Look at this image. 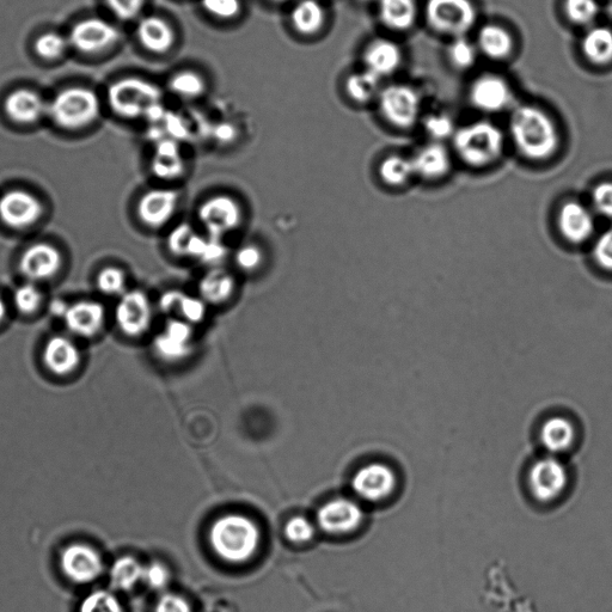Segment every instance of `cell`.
<instances>
[{"label": "cell", "mask_w": 612, "mask_h": 612, "mask_svg": "<svg viewBox=\"0 0 612 612\" xmlns=\"http://www.w3.org/2000/svg\"><path fill=\"white\" fill-rule=\"evenodd\" d=\"M510 131L518 151L531 161H546L558 151V128L541 109L522 106L514 110Z\"/></svg>", "instance_id": "6da1fadb"}, {"label": "cell", "mask_w": 612, "mask_h": 612, "mask_svg": "<svg viewBox=\"0 0 612 612\" xmlns=\"http://www.w3.org/2000/svg\"><path fill=\"white\" fill-rule=\"evenodd\" d=\"M210 541L220 558L232 563L249 560L260 546V530L241 514H226L213 524Z\"/></svg>", "instance_id": "7a4b0ae2"}, {"label": "cell", "mask_w": 612, "mask_h": 612, "mask_svg": "<svg viewBox=\"0 0 612 612\" xmlns=\"http://www.w3.org/2000/svg\"><path fill=\"white\" fill-rule=\"evenodd\" d=\"M454 143L465 163L481 168L498 161L504 149V136L491 122L479 121L459 128Z\"/></svg>", "instance_id": "3957f363"}, {"label": "cell", "mask_w": 612, "mask_h": 612, "mask_svg": "<svg viewBox=\"0 0 612 612\" xmlns=\"http://www.w3.org/2000/svg\"><path fill=\"white\" fill-rule=\"evenodd\" d=\"M101 104L95 91L84 87L61 90L48 103V115L64 130H81L99 118Z\"/></svg>", "instance_id": "277c9868"}, {"label": "cell", "mask_w": 612, "mask_h": 612, "mask_svg": "<svg viewBox=\"0 0 612 612\" xmlns=\"http://www.w3.org/2000/svg\"><path fill=\"white\" fill-rule=\"evenodd\" d=\"M162 99L163 93L158 85L139 77L121 78L108 90L110 108L125 119L143 118L161 104Z\"/></svg>", "instance_id": "5b68a950"}, {"label": "cell", "mask_w": 612, "mask_h": 612, "mask_svg": "<svg viewBox=\"0 0 612 612\" xmlns=\"http://www.w3.org/2000/svg\"><path fill=\"white\" fill-rule=\"evenodd\" d=\"M198 220L208 237L224 240L241 229L244 223L243 206L234 195L213 194L200 204Z\"/></svg>", "instance_id": "8992f818"}, {"label": "cell", "mask_w": 612, "mask_h": 612, "mask_svg": "<svg viewBox=\"0 0 612 612\" xmlns=\"http://www.w3.org/2000/svg\"><path fill=\"white\" fill-rule=\"evenodd\" d=\"M426 17L437 32L461 38L474 26L476 11L470 0H428Z\"/></svg>", "instance_id": "52a82bcc"}, {"label": "cell", "mask_w": 612, "mask_h": 612, "mask_svg": "<svg viewBox=\"0 0 612 612\" xmlns=\"http://www.w3.org/2000/svg\"><path fill=\"white\" fill-rule=\"evenodd\" d=\"M115 318L121 332L130 338H140L149 333L155 308L148 293L142 290L126 291L116 305Z\"/></svg>", "instance_id": "ba28073f"}, {"label": "cell", "mask_w": 612, "mask_h": 612, "mask_svg": "<svg viewBox=\"0 0 612 612\" xmlns=\"http://www.w3.org/2000/svg\"><path fill=\"white\" fill-rule=\"evenodd\" d=\"M194 338L195 330L192 324L180 318H167L162 332L153 339V352L165 363H180L191 356Z\"/></svg>", "instance_id": "9c48e42d"}, {"label": "cell", "mask_w": 612, "mask_h": 612, "mask_svg": "<svg viewBox=\"0 0 612 612\" xmlns=\"http://www.w3.org/2000/svg\"><path fill=\"white\" fill-rule=\"evenodd\" d=\"M567 486V469L558 458L547 456L532 464L529 487L531 494L541 503H552L560 498Z\"/></svg>", "instance_id": "30bf717a"}, {"label": "cell", "mask_w": 612, "mask_h": 612, "mask_svg": "<svg viewBox=\"0 0 612 612\" xmlns=\"http://www.w3.org/2000/svg\"><path fill=\"white\" fill-rule=\"evenodd\" d=\"M181 194L174 188H153L140 197L137 214L146 228L159 230L173 222L180 207Z\"/></svg>", "instance_id": "8fae6325"}, {"label": "cell", "mask_w": 612, "mask_h": 612, "mask_svg": "<svg viewBox=\"0 0 612 612\" xmlns=\"http://www.w3.org/2000/svg\"><path fill=\"white\" fill-rule=\"evenodd\" d=\"M60 567L72 583L89 584L101 577L104 563L95 547L87 543H72L61 552Z\"/></svg>", "instance_id": "7c38bea8"}, {"label": "cell", "mask_w": 612, "mask_h": 612, "mask_svg": "<svg viewBox=\"0 0 612 612\" xmlns=\"http://www.w3.org/2000/svg\"><path fill=\"white\" fill-rule=\"evenodd\" d=\"M119 29L100 17H90L75 24L69 41L78 52L96 54L108 51L120 41Z\"/></svg>", "instance_id": "4fadbf2b"}, {"label": "cell", "mask_w": 612, "mask_h": 612, "mask_svg": "<svg viewBox=\"0 0 612 612\" xmlns=\"http://www.w3.org/2000/svg\"><path fill=\"white\" fill-rule=\"evenodd\" d=\"M378 99L384 118L396 127L408 128L419 118V96L407 85H390L379 93Z\"/></svg>", "instance_id": "5bb4252c"}, {"label": "cell", "mask_w": 612, "mask_h": 612, "mask_svg": "<svg viewBox=\"0 0 612 612\" xmlns=\"http://www.w3.org/2000/svg\"><path fill=\"white\" fill-rule=\"evenodd\" d=\"M44 206L32 193L14 189L0 198V220L9 228L26 229L42 216Z\"/></svg>", "instance_id": "9a60e30c"}, {"label": "cell", "mask_w": 612, "mask_h": 612, "mask_svg": "<svg viewBox=\"0 0 612 612\" xmlns=\"http://www.w3.org/2000/svg\"><path fill=\"white\" fill-rule=\"evenodd\" d=\"M397 479L394 470L383 463H371L354 475L352 487L360 498L367 501H382L394 493Z\"/></svg>", "instance_id": "2e32d148"}, {"label": "cell", "mask_w": 612, "mask_h": 612, "mask_svg": "<svg viewBox=\"0 0 612 612\" xmlns=\"http://www.w3.org/2000/svg\"><path fill=\"white\" fill-rule=\"evenodd\" d=\"M364 519L361 507L348 499H335L317 513L318 524L328 534L342 535L359 528Z\"/></svg>", "instance_id": "e0dca14e"}, {"label": "cell", "mask_w": 612, "mask_h": 612, "mask_svg": "<svg viewBox=\"0 0 612 612\" xmlns=\"http://www.w3.org/2000/svg\"><path fill=\"white\" fill-rule=\"evenodd\" d=\"M63 257L48 243H35L22 254L21 273L30 281L48 280L60 271Z\"/></svg>", "instance_id": "ac0fdd59"}, {"label": "cell", "mask_w": 612, "mask_h": 612, "mask_svg": "<svg viewBox=\"0 0 612 612\" xmlns=\"http://www.w3.org/2000/svg\"><path fill=\"white\" fill-rule=\"evenodd\" d=\"M158 309L168 318H180L195 327L206 320L208 305L199 296L188 295L181 290H168L159 297Z\"/></svg>", "instance_id": "d6986e66"}, {"label": "cell", "mask_w": 612, "mask_h": 612, "mask_svg": "<svg viewBox=\"0 0 612 612\" xmlns=\"http://www.w3.org/2000/svg\"><path fill=\"white\" fill-rule=\"evenodd\" d=\"M558 223L561 235L575 244L590 240L596 226L592 212L579 201H568L561 206Z\"/></svg>", "instance_id": "ffe728a7"}, {"label": "cell", "mask_w": 612, "mask_h": 612, "mask_svg": "<svg viewBox=\"0 0 612 612\" xmlns=\"http://www.w3.org/2000/svg\"><path fill=\"white\" fill-rule=\"evenodd\" d=\"M67 329L81 338H93L106 322L103 305L94 301H81L69 306L63 318Z\"/></svg>", "instance_id": "44dd1931"}, {"label": "cell", "mask_w": 612, "mask_h": 612, "mask_svg": "<svg viewBox=\"0 0 612 612\" xmlns=\"http://www.w3.org/2000/svg\"><path fill=\"white\" fill-rule=\"evenodd\" d=\"M236 291L235 275L220 266L208 269L198 283V296L208 306L228 304L236 295Z\"/></svg>", "instance_id": "7402d4cb"}, {"label": "cell", "mask_w": 612, "mask_h": 612, "mask_svg": "<svg viewBox=\"0 0 612 612\" xmlns=\"http://www.w3.org/2000/svg\"><path fill=\"white\" fill-rule=\"evenodd\" d=\"M470 99L477 109L495 113L509 106L511 91L503 78L483 76L471 87Z\"/></svg>", "instance_id": "603a6c76"}, {"label": "cell", "mask_w": 612, "mask_h": 612, "mask_svg": "<svg viewBox=\"0 0 612 612\" xmlns=\"http://www.w3.org/2000/svg\"><path fill=\"white\" fill-rule=\"evenodd\" d=\"M5 112L17 124L29 125L47 113L48 104L42 96L30 89H17L6 97Z\"/></svg>", "instance_id": "cb8c5ba5"}, {"label": "cell", "mask_w": 612, "mask_h": 612, "mask_svg": "<svg viewBox=\"0 0 612 612\" xmlns=\"http://www.w3.org/2000/svg\"><path fill=\"white\" fill-rule=\"evenodd\" d=\"M44 363L54 375H71L81 364V351L75 342L66 336H53L45 346Z\"/></svg>", "instance_id": "d4e9b609"}, {"label": "cell", "mask_w": 612, "mask_h": 612, "mask_svg": "<svg viewBox=\"0 0 612 612\" xmlns=\"http://www.w3.org/2000/svg\"><path fill=\"white\" fill-rule=\"evenodd\" d=\"M137 36L146 51L165 54L176 44V33L171 24L158 16H146L139 21Z\"/></svg>", "instance_id": "484cf974"}, {"label": "cell", "mask_w": 612, "mask_h": 612, "mask_svg": "<svg viewBox=\"0 0 612 612\" xmlns=\"http://www.w3.org/2000/svg\"><path fill=\"white\" fill-rule=\"evenodd\" d=\"M207 235L200 234L193 225L183 223L176 225L167 238L169 252L182 259L199 260L203 256Z\"/></svg>", "instance_id": "4316f807"}, {"label": "cell", "mask_w": 612, "mask_h": 612, "mask_svg": "<svg viewBox=\"0 0 612 612\" xmlns=\"http://www.w3.org/2000/svg\"><path fill=\"white\" fill-rule=\"evenodd\" d=\"M415 175L427 180L440 179L451 169V157L442 144L434 143L422 148L412 158Z\"/></svg>", "instance_id": "83f0119b"}, {"label": "cell", "mask_w": 612, "mask_h": 612, "mask_svg": "<svg viewBox=\"0 0 612 612\" xmlns=\"http://www.w3.org/2000/svg\"><path fill=\"white\" fill-rule=\"evenodd\" d=\"M366 70L379 78L394 73L402 61L400 47L389 40H377L367 48L364 57Z\"/></svg>", "instance_id": "f1b7e54d"}, {"label": "cell", "mask_w": 612, "mask_h": 612, "mask_svg": "<svg viewBox=\"0 0 612 612\" xmlns=\"http://www.w3.org/2000/svg\"><path fill=\"white\" fill-rule=\"evenodd\" d=\"M575 438H577V432L572 422L563 416H553L544 422L541 432L540 439L549 454L559 455L563 454L567 450L571 449Z\"/></svg>", "instance_id": "f546056e"}, {"label": "cell", "mask_w": 612, "mask_h": 612, "mask_svg": "<svg viewBox=\"0 0 612 612\" xmlns=\"http://www.w3.org/2000/svg\"><path fill=\"white\" fill-rule=\"evenodd\" d=\"M291 23L304 36L320 33L326 24V11L317 0H301L291 12Z\"/></svg>", "instance_id": "4dcf8cb0"}, {"label": "cell", "mask_w": 612, "mask_h": 612, "mask_svg": "<svg viewBox=\"0 0 612 612\" xmlns=\"http://www.w3.org/2000/svg\"><path fill=\"white\" fill-rule=\"evenodd\" d=\"M379 16L385 26L403 32L415 22L414 0H379Z\"/></svg>", "instance_id": "1f68e13d"}, {"label": "cell", "mask_w": 612, "mask_h": 612, "mask_svg": "<svg viewBox=\"0 0 612 612\" xmlns=\"http://www.w3.org/2000/svg\"><path fill=\"white\" fill-rule=\"evenodd\" d=\"M585 57L593 64L605 65L612 61V30L596 27L585 35L583 40Z\"/></svg>", "instance_id": "d6a6232c"}, {"label": "cell", "mask_w": 612, "mask_h": 612, "mask_svg": "<svg viewBox=\"0 0 612 612\" xmlns=\"http://www.w3.org/2000/svg\"><path fill=\"white\" fill-rule=\"evenodd\" d=\"M152 169L156 176L164 180H174L181 176L185 165H183L179 146L173 142L159 144Z\"/></svg>", "instance_id": "836d02e7"}, {"label": "cell", "mask_w": 612, "mask_h": 612, "mask_svg": "<svg viewBox=\"0 0 612 612\" xmlns=\"http://www.w3.org/2000/svg\"><path fill=\"white\" fill-rule=\"evenodd\" d=\"M480 50L492 59H504L512 51V38L504 28L488 24L479 33Z\"/></svg>", "instance_id": "e575fe53"}, {"label": "cell", "mask_w": 612, "mask_h": 612, "mask_svg": "<svg viewBox=\"0 0 612 612\" xmlns=\"http://www.w3.org/2000/svg\"><path fill=\"white\" fill-rule=\"evenodd\" d=\"M144 566L132 556H124L110 568V584L115 590L130 591L143 581Z\"/></svg>", "instance_id": "d590c367"}, {"label": "cell", "mask_w": 612, "mask_h": 612, "mask_svg": "<svg viewBox=\"0 0 612 612\" xmlns=\"http://www.w3.org/2000/svg\"><path fill=\"white\" fill-rule=\"evenodd\" d=\"M379 176L388 186H403L415 175L412 158L389 156L379 165Z\"/></svg>", "instance_id": "8d00e7d4"}, {"label": "cell", "mask_w": 612, "mask_h": 612, "mask_svg": "<svg viewBox=\"0 0 612 612\" xmlns=\"http://www.w3.org/2000/svg\"><path fill=\"white\" fill-rule=\"evenodd\" d=\"M379 81L381 78L369 70L354 73L347 79V94L358 103L370 102L378 94Z\"/></svg>", "instance_id": "74e56055"}, {"label": "cell", "mask_w": 612, "mask_h": 612, "mask_svg": "<svg viewBox=\"0 0 612 612\" xmlns=\"http://www.w3.org/2000/svg\"><path fill=\"white\" fill-rule=\"evenodd\" d=\"M171 93L182 99H198L205 93V79L194 71H181L171 77L169 82Z\"/></svg>", "instance_id": "f35d334b"}, {"label": "cell", "mask_w": 612, "mask_h": 612, "mask_svg": "<svg viewBox=\"0 0 612 612\" xmlns=\"http://www.w3.org/2000/svg\"><path fill=\"white\" fill-rule=\"evenodd\" d=\"M234 262L241 272L252 274L260 271L266 262V254L260 246L255 243L243 244L236 250Z\"/></svg>", "instance_id": "ab89813d"}, {"label": "cell", "mask_w": 612, "mask_h": 612, "mask_svg": "<svg viewBox=\"0 0 612 612\" xmlns=\"http://www.w3.org/2000/svg\"><path fill=\"white\" fill-rule=\"evenodd\" d=\"M69 38L58 33H45L35 42V51L41 58L55 60L63 57L69 50Z\"/></svg>", "instance_id": "60d3db41"}, {"label": "cell", "mask_w": 612, "mask_h": 612, "mask_svg": "<svg viewBox=\"0 0 612 612\" xmlns=\"http://www.w3.org/2000/svg\"><path fill=\"white\" fill-rule=\"evenodd\" d=\"M79 612H125L118 597L104 590L91 592L83 599Z\"/></svg>", "instance_id": "b9f144b4"}, {"label": "cell", "mask_w": 612, "mask_h": 612, "mask_svg": "<svg viewBox=\"0 0 612 612\" xmlns=\"http://www.w3.org/2000/svg\"><path fill=\"white\" fill-rule=\"evenodd\" d=\"M97 286L104 295L121 297L127 291L126 274L120 268H104L97 277Z\"/></svg>", "instance_id": "7bdbcfd3"}, {"label": "cell", "mask_w": 612, "mask_h": 612, "mask_svg": "<svg viewBox=\"0 0 612 612\" xmlns=\"http://www.w3.org/2000/svg\"><path fill=\"white\" fill-rule=\"evenodd\" d=\"M14 303L22 314H33L42 303V293L34 284H24L17 287L14 293Z\"/></svg>", "instance_id": "ee69618b"}, {"label": "cell", "mask_w": 612, "mask_h": 612, "mask_svg": "<svg viewBox=\"0 0 612 612\" xmlns=\"http://www.w3.org/2000/svg\"><path fill=\"white\" fill-rule=\"evenodd\" d=\"M565 9L569 20L577 24H587L598 15L596 0H566Z\"/></svg>", "instance_id": "f6af8a7d"}, {"label": "cell", "mask_w": 612, "mask_h": 612, "mask_svg": "<svg viewBox=\"0 0 612 612\" xmlns=\"http://www.w3.org/2000/svg\"><path fill=\"white\" fill-rule=\"evenodd\" d=\"M207 14L219 20H234L242 11L241 0H201Z\"/></svg>", "instance_id": "bcb514c9"}, {"label": "cell", "mask_w": 612, "mask_h": 612, "mask_svg": "<svg viewBox=\"0 0 612 612\" xmlns=\"http://www.w3.org/2000/svg\"><path fill=\"white\" fill-rule=\"evenodd\" d=\"M449 55L452 64L459 69H468V67L474 65L476 60L475 47L468 40L463 39L462 36L450 46Z\"/></svg>", "instance_id": "7dc6e473"}, {"label": "cell", "mask_w": 612, "mask_h": 612, "mask_svg": "<svg viewBox=\"0 0 612 612\" xmlns=\"http://www.w3.org/2000/svg\"><path fill=\"white\" fill-rule=\"evenodd\" d=\"M425 130L430 136L436 140L448 139L455 136L454 122L448 115L433 114L428 116L425 121Z\"/></svg>", "instance_id": "c3c4849f"}, {"label": "cell", "mask_w": 612, "mask_h": 612, "mask_svg": "<svg viewBox=\"0 0 612 612\" xmlns=\"http://www.w3.org/2000/svg\"><path fill=\"white\" fill-rule=\"evenodd\" d=\"M108 8L121 21H132L137 18L145 6L146 0H106Z\"/></svg>", "instance_id": "681fc988"}, {"label": "cell", "mask_w": 612, "mask_h": 612, "mask_svg": "<svg viewBox=\"0 0 612 612\" xmlns=\"http://www.w3.org/2000/svg\"><path fill=\"white\" fill-rule=\"evenodd\" d=\"M285 535L291 542L305 543L311 541V538L314 537L315 528L308 519L295 517L287 522Z\"/></svg>", "instance_id": "f907efd6"}, {"label": "cell", "mask_w": 612, "mask_h": 612, "mask_svg": "<svg viewBox=\"0 0 612 612\" xmlns=\"http://www.w3.org/2000/svg\"><path fill=\"white\" fill-rule=\"evenodd\" d=\"M593 257H595L599 267L612 272V228L605 230L597 238L595 246H593Z\"/></svg>", "instance_id": "816d5d0a"}, {"label": "cell", "mask_w": 612, "mask_h": 612, "mask_svg": "<svg viewBox=\"0 0 612 612\" xmlns=\"http://www.w3.org/2000/svg\"><path fill=\"white\" fill-rule=\"evenodd\" d=\"M592 204L601 216L612 219V181L599 183L593 189Z\"/></svg>", "instance_id": "f5cc1de1"}, {"label": "cell", "mask_w": 612, "mask_h": 612, "mask_svg": "<svg viewBox=\"0 0 612 612\" xmlns=\"http://www.w3.org/2000/svg\"><path fill=\"white\" fill-rule=\"evenodd\" d=\"M169 571L162 563L152 562L144 567L143 581L153 590H162L169 583Z\"/></svg>", "instance_id": "db71d44e"}, {"label": "cell", "mask_w": 612, "mask_h": 612, "mask_svg": "<svg viewBox=\"0 0 612 612\" xmlns=\"http://www.w3.org/2000/svg\"><path fill=\"white\" fill-rule=\"evenodd\" d=\"M156 612H193L185 598L175 593H165L158 599Z\"/></svg>", "instance_id": "11a10c76"}, {"label": "cell", "mask_w": 612, "mask_h": 612, "mask_svg": "<svg viewBox=\"0 0 612 612\" xmlns=\"http://www.w3.org/2000/svg\"><path fill=\"white\" fill-rule=\"evenodd\" d=\"M226 252H228V250H226L223 240L208 237L206 247L200 261L205 262L207 265L212 267H217L218 263L224 259Z\"/></svg>", "instance_id": "9f6ffc18"}, {"label": "cell", "mask_w": 612, "mask_h": 612, "mask_svg": "<svg viewBox=\"0 0 612 612\" xmlns=\"http://www.w3.org/2000/svg\"><path fill=\"white\" fill-rule=\"evenodd\" d=\"M69 306L64 301L57 299V301H53L51 304V312L54 316L64 318Z\"/></svg>", "instance_id": "6f0895ef"}, {"label": "cell", "mask_w": 612, "mask_h": 612, "mask_svg": "<svg viewBox=\"0 0 612 612\" xmlns=\"http://www.w3.org/2000/svg\"><path fill=\"white\" fill-rule=\"evenodd\" d=\"M217 136L222 140H229L235 136L234 127L231 125H220L217 128Z\"/></svg>", "instance_id": "680465c9"}, {"label": "cell", "mask_w": 612, "mask_h": 612, "mask_svg": "<svg viewBox=\"0 0 612 612\" xmlns=\"http://www.w3.org/2000/svg\"><path fill=\"white\" fill-rule=\"evenodd\" d=\"M6 312H8V309H6V305L3 299L2 297H0V323L4 321V318L6 317Z\"/></svg>", "instance_id": "91938a15"}, {"label": "cell", "mask_w": 612, "mask_h": 612, "mask_svg": "<svg viewBox=\"0 0 612 612\" xmlns=\"http://www.w3.org/2000/svg\"><path fill=\"white\" fill-rule=\"evenodd\" d=\"M274 3H285L287 0H272Z\"/></svg>", "instance_id": "94428289"}, {"label": "cell", "mask_w": 612, "mask_h": 612, "mask_svg": "<svg viewBox=\"0 0 612 612\" xmlns=\"http://www.w3.org/2000/svg\"><path fill=\"white\" fill-rule=\"evenodd\" d=\"M363 2H369V0H363Z\"/></svg>", "instance_id": "6125c7cd"}]
</instances>
